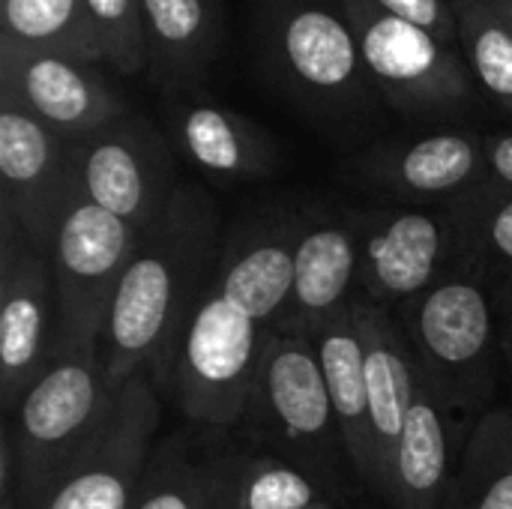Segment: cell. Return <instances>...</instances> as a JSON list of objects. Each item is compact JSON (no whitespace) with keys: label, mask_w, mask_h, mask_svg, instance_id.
I'll return each instance as SVG.
<instances>
[{"label":"cell","mask_w":512,"mask_h":509,"mask_svg":"<svg viewBox=\"0 0 512 509\" xmlns=\"http://www.w3.org/2000/svg\"><path fill=\"white\" fill-rule=\"evenodd\" d=\"M219 258V207L201 183L180 180L159 222L138 237L99 339L111 387L135 375L159 384Z\"/></svg>","instance_id":"6da1fadb"},{"label":"cell","mask_w":512,"mask_h":509,"mask_svg":"<svg viewBox=\"0 0 512 509\" xmlns=\"http://www.w3.org/2000/svg\"><path fill=\"white\" fill-rule=\"evenodd\" d=\"M114 390L105 381L99 348L51 357L12 414L15 426L6 423L15 444L21 509H42L48 492L99 432Z\"/></svg>","instance_id":"7a4b0ae2"},{"label":"cell","mask_w":512,"mask_h":509,"mask_svg":"<svg viewBox=\"0 0 512 509\" xmlns=\"http://www.w3.org/2000/svg\"><path fill=\"white\" fill-rule=\"evenodd\" d=\"M264 345L267 327L210 282L156 390H165L174 408L192 423L234 426L246 420Z\"/></svg>","instance_id":"3957f363"},{"label":"cell","mask_w":512,"mask_h":509,"mask_svg":"<svg viewBox=\"0 0 512 509\" xmlns=\"http://www.w3.org/2000/svg\"><path fill=\"white\" fill-rule=\"evenodd\" d=\"M399 324L423 381L450 414H474L495 396V312L471 273L441 276L402 303Z\"/></svg>","instance_id":"277c9868"},{"label":"cell","mask_w":512,"mask_h":509,"mask_svg":"<svg viewBox=\"0 0 512 509\" xmlns=\"http://www.w3.org/2000/svg\"><path fill=\"white\" fill-rule=\"evenodd\" d=\"M138 231L93 204L72 177L54 246L51 270L57 291L54 354L99 348L114 294L138 246Z\"/></svg>","instance_id":"5b68a950"},{"label":"cell","mask_w":512,"mask_h":509,"mask_svg":"<svg viewBox=\"0 0 512 509\" xmlns=\"http://www.w3.org/2000/svg\"><path fill=\"white\" fill-rule=\"evenodd\" d=\"M351 24L372 87L402 114L444 117L477 96L465 54L372 0H339Z\"/></svg>","instance_id":"8992f818"},{"label":"cell","mask_w":512,"mask_h":509,"mask_svg":"<svg viewBox=\"0 0 512 509\" xmlns=\"http://www.w3.org/2000/svg\"><path fill=\"white\" fill-rule=\"evenodd\" d=\"M66 153L75 186L138 234L159 222L180 183L165 135L138 114L69 141Z\"/></svg>","instance_id":"52a82bcc"},{"label":"cell","mask_w":512,"mask_h":509,"mask_svg":"<svg viewBox=\"0 0 512 509\" xmlns=\"http://www.w3.org/2000/svg\"><path fill=\"white\" fill-rule=\"evenodd\" d=\"M162 426V399L150 375L114 390V402L72 468L48 492L42 509H132Z\"/></svg>","instance_id":"ba28073f"},{"label":"cell","mask_w":512,"mask_h":509,"mask_svg":"<svg viewBox=\"0 0 512 509\" xmlns=\"http://www.w3.org/2000/svg\"><path fill=\"white\" fill-rule=\"evenodd\" d=\"M246 420L309 465L327 468L336 450L345 453L312 339L267 330Z\"/></svg>","instance_id":"9c48e42d"},{"label":"cell","mask_w":512,"mask_h":509,"mask_svg":"<svg viewBox=\"0 0 512 509\" xmlns=\"http://www.w3.org/2000/svg\"><path fill=\"white\" fill-rule=\"evenodd\" d=\"M270 54L297 96L330 114L363 105L372 81L345 15L306 0H270Z\"/></svg>","instance_id":"30bf717a"},{"label":"cell","mask_w":512,"mask_h":509,"mask_svg":"<svg viewBox=\"0 0 512 509\" xmlns=\"http://www.w3.org/2000/svg\"><path fill=\"white\" fill-rule=\"evenodd\" d=\"M57 291L51 258L0 225V402L12 417L54 357Z\"/></svg>","instance_id":"8fae6325"},{"label":"cell","mask_w":512,"mask_h":509,"mask_svg":"<svg viewBox=\"0 0 512 509\" xmlns=\"http://www.w3.org/2000/svg\"><path fill=\"white\" fill-rule=\"evenodd\" d=\"M66 144L24 105L0 93V225L15 228L48 258L72 192Z\"/></svg>","instance_id":"7c38bea8"},{"label":"cell","mask_w":512,"mask_h":509,"mask_svg":"<svg viewBox=\"0 0 512 509\" xmlns=\"http://www.w3.org/2000/svg\"><path fill=\"white\" fill-rule=\"evenodd\" d=\"M0 93L24 105L63 141H81L120 117L126 102L90 60L30 51L0 39Z\"/></svg>","instance_id":"4fadbf2b"},{"label":"cell","mask_w":512,"mask_h":509,"mask_svg":"<svg viewBox=\"0 0 512 509\" xmlns=\"http://www.w3.org/2000/svg\"><path fill=\"white\" fill-rule=\"evenodd\" d=\"M360 219L306 213L294 249V285L285 315L273 330L312 339L330 318L345 312L357 294L363 264Z\"/></svg>","instance_id":"5bb4252c"},{"label":"cell","mask_w":512,"mask_h":509,"mask_svg":"<svg viewBox=\"0 0 512 509\" xmlns=\"http://www.w3.org/2000/svg\"><path fill=\"white\" fill-rule=\"evenodd\" d=\"M363 228V297L378 306L408 303L429 291L453 246L450 222L429 210H396L360 216Z\"/></svg>","instance_id":"9a60e30c"},{"label":"cell","mask_w":512,"mask_h":509,"mask_svg":"<svg viewBox=\"0 0 512 509\" xmlns=\"http://www.w3.org/2000/svg\"><path fill=\"white\" fill-rule=\"evenodd\" d=\"M363 351H366V396L372 426V489L384 492L396 447L402 441L411 405L420 387V369L399 321L369 297L351 303Z\"/></svg>","instance_id":"2e32d148"},{"label":"cell","mask_w":512,"mask_h":509,"mask_svg":"<svg viewBox=\"0 0 512 509\" xmlns=\"http://www.w3.org/2000/svg\"><path fill=\"white\" fill-rule=\"evenodd\" d=\"M306 213H270L249 222L219 258L213 288L273 330L288 309L294 285V249Z\"/></svg>","instance_id":"e0dca14e"},{"label":"cell","mask_w":512,"mask_h":509,"mask_svg":"<svg viewBox=\"0 0 512 509\" xmlns=\"http://www.w3.org/2000/svg\"><path fill=\"white\" fill-rule=\"evenodd\" d=\"M357 174L402 198H459L489 177L486 138L432 132L414 141L378 144L357 159Z\"/></svg>","instance_id":"ac0fdd59"},{"label":"cell","mask_w":512,"mask_h":509,"mask_svg":"<svg viewBox=\"0 0 512 509\" xmlns=\"http://www.w3.org/2000/svg\"><path fill=\"white\" fill-rule=\"evenodd\" d=\"M168 123L183 156L216 180H258L279 165L273 138L246 114L219 102L183 99L171 105Z\"/></svg>","instance_id":"d6986e66"},{"label":"cell","mask_w":512,"mask_h":509,"mask_svg":"<svg viewBox=\"0 0 512 509\" xmlns=\"http://www.w3.org/2000/svg\"><path fill=\"white\" fill-rule=\"evenodd\" d=\"M447 414L450 411L438 402L420 375L417 399L411 405L387 486L381 492L393 509L444 507L453 480V438Z\"/></svg>","instance_id":"ffe728a7"},{"label":"cell","mask_w":512,"mask_h":509,"mask_svg":"<svg viewBox=\"0 0 512 509\" xmlns=\"http://www.w3.org/2000/svg\"><path fill=\"white\" fill-rule=\"evenodd\" d=\"M315 351L330 390L345 456L363 483H372V426L366 396V351L351 306L330 318L315 336Z\"/></svg>","instance_id":"44dd1931"},{"label":"cell","mask_w":512,"mask_h":509,"mask_svg":"<svg viewBox=\"0 0 512 509\" xmlns=\"http://www.w3.org/2000/svg\"><path fill=\"white\" fill-rule=\"evenodd\" d=\"M150 72L168 90L204 81L219 54L216 0H144Z\"/></svg>","instance_id":"7402d4cb"},{"label":"cell","mask_w":512,"mask_h":509,"mask_svg":"<svg viewBox=\"0 0 512 509\" xmlns=\"http://www.w3.org/2000/svg\"><path fill=\"white\" fill-rule=\"evenodd\" d=\"M444 509H512V411L495 408L477 420Z\"/></svg>","instance_id":"603a6c76"},{"label":"cell","mask_w":512,"mask_h":509,"mask_svg":"<svg viewBox=\"0 0 512 509\" xmlns=\"http://www.w3.org/2000/svg\"><path fill=\"white\" fill-rule=\"evenodd\" d=\"M231 459L201 456L186 441H165L144 474L132 509H222Z\"/></svg>","instance_id":"cb8c5ba5"},{"label":"cell","mask_w":512,"mask_h":509,"mask_svg":"<svg viewBox=\"0 0 512 509\" xmlns=\"http://www.w3.org/2000/svg\"><path fill=\"white\" fill-rule=\"evenodd\" d=\"M0 39L102 63L84 0H0Z\"/></svg>","instance_id":"d4e9b609"},{"label":"cell","mask_w":512,"mask_h":509,"mask_svg":"<svg viewBox=\"0 0 512 509\" xmlns=\"http://www.w3.org/2000/svg\"><path fill=\"white\" fill-rule=\"evenodd\" d=\"M447 222L465 258L512 276V186L486 177L453 198Z\"/></svg>","instance_id":"484cf974"},{"label":"cell","mask_w":512,"mask_h":509,"mask_svg":"<svg viewBox=\"0 0 512 509\" xmlns=\"http://www.w3.org/2000/svg\"><path fill=\"white\" fill-rule=\"evenodd\" d=\"M459 24V51L477 84L512 114V27L495 0H450Z\"/></svg>","instance_id":"4316f807"},{"label":"cell","mask_w":512,"mask_h":509,"mask_svg":"<svg viewBox=\"0 0 512 509\" xmlns=\"http://www.w3.org/2000/svg\"><path fill=\"white\" fill-rule=\"evenodd\" d=\"M330 507L324 483L294 462H231L222 509H321Z\"/></svg>","instance_id":"83f0119b"},{"label":"cell","mask_w":512,"mask_h":509,"mask_svg":"<svg viewBox=\"0 0 512 509\" xmlns=\"http://www.w3.org/2000/svg\"><path fill=\"white\" fill-rule=\"evenodd\" d=\"M102 63L120 75H135L150 66L144 0H84Z\"/></svg>","instance_id":"f1b7e54d"},{"label":"cell","mask_w":512,"mask_h":509,"mask_svg":"<svg viewBox=\"0 0 512 509\" xmlns=\"http://www.w3.org/2000/svg\"><path fill=\"white\" fill-rule=\"evenodd\" d=\"M372 3L414 27L429 30L441 42L459 48V24H456L453 3L447 0H372Z\"/></svg>","instance_id":"f546056e"},{"label":"cell","mask_w":512,"mask_h":509,"mask_svg":"<svg viewBox=\"0 0 512 509\" xmlns=\"http://www.w3.org/2000/svg\"><path fill=\"white\" fill-rule=\"evenodd\" d=\"M486 156H489V177L512 186V132H498L486 138Z\"/></svg>","instance_id":"4dcf8cb0"},{"label":"cell","mask_w":512,"mask_h":509,"mask_svg":"<svg viewBox=\"0 0 512 509\" xmlns=\"http://www.w3.org/2000/svg\"><path fill=\"white\" fill-rule=\"evenodd\" d=\"M504 327H501V348H504V357H507V369L512 375V312H504Z\"/></svg>","instance_id":"1f68e13d"},{"label":"cell","mask_w":512,"mask_h":509,"mask_svg":"<svg viewBox=\"0 0 512 509\" xmlns=\"http://www.w3.org/2000/svg\"><path fill=\"white\" fill-rule=\"evenodd\" d=\"M501 303H504V312H512V276L501 288Z\"/></svg>","instance_id":"d6a6232c"},{"label":"cell","mask_w":512,"mask_h":509,"mask_svg":"<svg viewBox=\"0 0 512 509\" xmlns=\"http://www.w3.org/2000/svg\"><path fill=\"white\" fill-rule=\"evenodd\" d=\"M495 6L501 9V15L507 18V24L512 27V0H495Z\"/></svg>","instance_id":"836d02e7"},{"label":"cell","mask_w":512,"mask_h":509,"mask_svg":"<svg viewBox=\"0 0 512 509\" xmlns=\"http://www.w3.org/2000/svg\"><path fill=\"white\" fill-rule=\"evenodd\" d=\"M0 509H21L18 495H3V498H0Z\"/></svg>","instance_id":"e575fe53"},{"label":"cell","mask_w":512,"mask_h":509,"mask_svg":"<svg viewBox=\"0 0 512 509\" xmlns=\"http://www.w3.org/2000/svg\"><path fill=\"white\" fill-rule=\"evenodd\" d=\"M321 509H333V507H321Z\"/></svg>","instance_id":"d590c367"}]
</instances>
